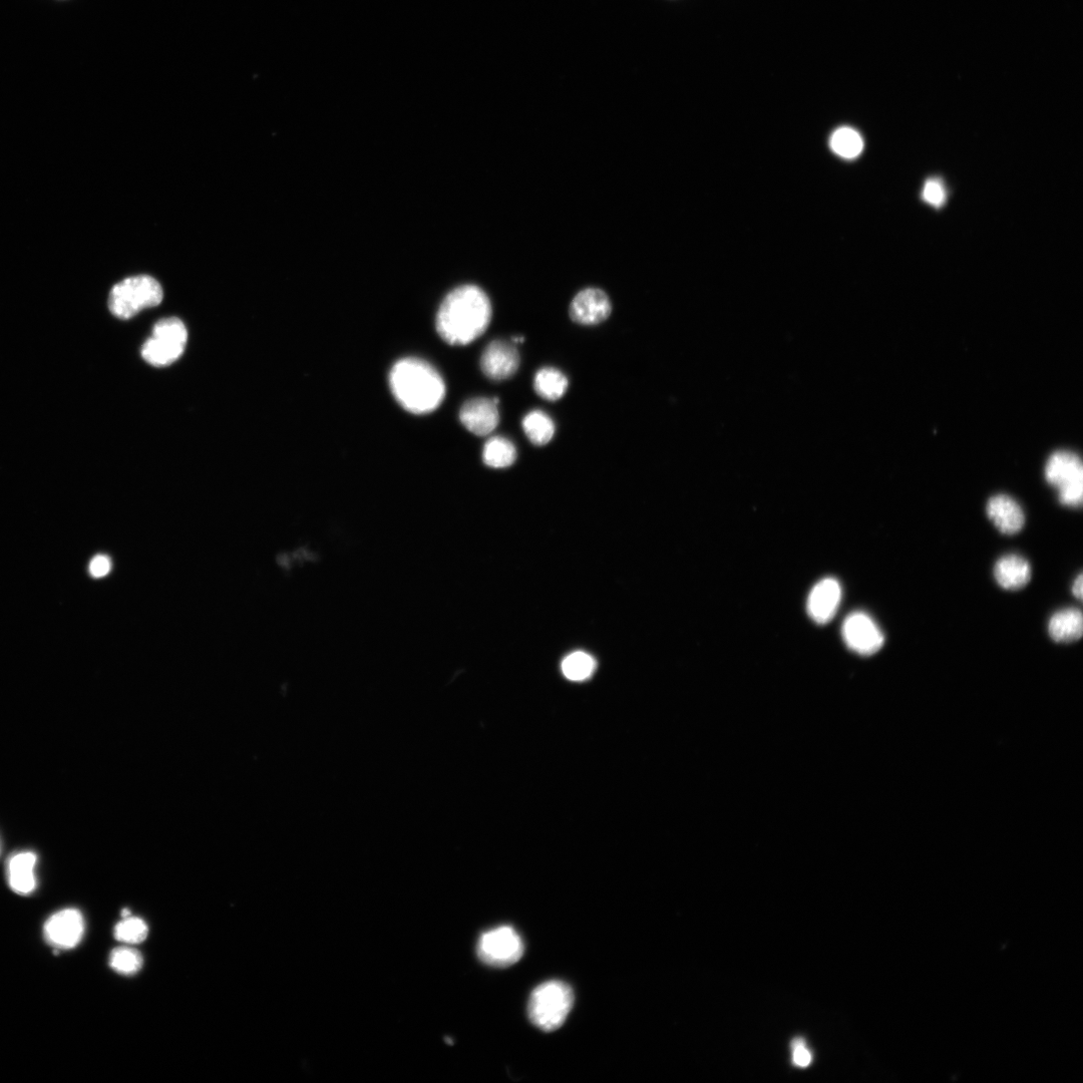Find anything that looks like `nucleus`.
<instances>
[{"label":"nucleus","instance_id":"0eeeda50","mask_svg":"<svg viewBox=\"0 0 1083 1083\" xmlns=\"http://www.w3.org/2000/svg\"><path fill=\"white\" fill-rule=\"evenodd\" d=\"M524 949L517 931L510 926H501L481 936L477 951L484 963L493 967H508L522 958Z\"/></svg>","mask_w":1083,"mask_h":1083},{"label":"nucleus","instance_id":"6e6552de","mask_svg":"<svg viewBox=\"0 0 1083 1083\" xmlns=\"http://www.w3.org/2000/svg\"><path fill=\"white\" fill-rule=\"evenodd\" d=\"M847 646L857 654L871 656L884 645L885 637L876 622L864 612H855L843 624Z\"/></svg>","mask_w":1083,"mask_h":1083},{"label":"nucleus","instance_id":"1a4fd4ad","mask_svg":"<svg viewBox=\"0 0 1083 1083\" xmlns=\"http://www.w3.org/2000/svg\"><path fill=\"white\" fill-rule=\"evenodd\" d=\"M84 933V917L77 909H65L54 914L44 928L45 938L58 949L75 948L82 941Z\"/></svg>","mask_w":1083,"mask_h":1083},{"label":"nucleus","instance_id":"f257e3e1","mask_svg":"<svg viewBox=\"0 0 1083 1083\" xmlns=\"http://www.w3.org/2000/svg\"><path fill=\"white\" fill-rule=\"evenodd\" d=\"M492 305L488 295L478 286L463 285L442 302L437 314L439 335L451 345H468L488 329Z\"/></svg>","mask_w":1083,"mask_h":1083},{"label":"nucleus","instance_id":"2eb2a0df","mask_svg":"<svg viewBox=\"0 0 1083 1083\" xmlns=\"http://www.w3.org/2000/svg\"><path fill=\"white\" fill-rule=\"evenodd\" d=\"M994 577L1000 587L1009 591L1024 588L1031 580V567L1027 560L1017 555L1000 558L994 567Z\"/></svg>","mask_w":1083,"mask_h":1083},{"label":"nucleus","instance_id":"cd10ccee","mask_svg":"<svg viewBox=\"0 0 1083 1083\" xmlns=\"http://www.w3.org/2000/svg\"><path fill=\"white\" fill-rule=\"evenodd\" d=\"M1082 588H1083V578H1082V574H1079L1076 577V579L1074 580V582L1072 584V588H1071L1072 589V594L1075 596V598H1077L1079 600H1082Z\"/></svg>","mask_w":1083,"mask_h":1083},{"label":"nucleus","instance_id":"c85d7f7f","mask_svg":"<svg viewBox=\"0 0 1083 1083\" xmlns=\"http://www.w3.org/2000/svg\"><path fill=\"white\" fill-rule=\"evenodd\" d=\"M524 341H525L524 336H515V337H513V342H515V343H523Z\"/></svg>","mask_w":1083,"mask_h":1083},{"label":"nucleus","instance_id":"393cba45","mask_svg":"<svg viewBox=\"0 0 1083 1083\" xmlns=\"http://www.w3.org/2000/svg\"><path fill=\"white\" fill-rule=\"evenodd\" d=\"M923 198L931 205L940 207L946 200V193L942 184L938 180H929L925 185Z\"/></svg>","mask_w":1083,"mask_h":1083},{"label":"nucleus","instance_id":"b1692460","mask_svg":"<svg viewBox=\"0 0 1083 1083\" xmlns=\"http://www.w3.org/2000/svg\"><path fill=\"white\" fill-rule=\"evenodd\" d=\"M149 934V928L145 921L140 918H124L115 928V937L118 941L126 944H140Z\"/></svg>","mask_w":1083,"mask_h":1083},{"label":"nucleus","instance_id":"4be33fe9","mask_svg":"<svg viewBox=\"0 0 1083 1083\" xmlns=\"http://www.w3.org/2000/svg\"><path fill=\"white\" fill-rule=\"evenodd\" d=\"M596 669L595 659L583 651L568 655L562 662V671L572 681H584L592 676Z\"/></svg>","mask_w":1083,"mask_h":1083},{"label":"nucleus","instance_id":"f3484780","mask_svg":"<svg viewBox=\"0 0 1083 1083\" xmlns=\"http://www.w3.org/2000/svg\"><path fill=\"white\" fill-rule=\"evenodd\" d=\"M1083 633V617L1080 610L1066 608L1054 613L1048 622V634L1057 643L1079 640Z\"/></svg>","mask_w":1083,"mask_h":1083},{"label":"nucleus","instance_id":"4468645a","mask_svg":"<svg viewBox=\"0 0 1083 1083\" xmlns=\"http://www.w3.org/2000/svg\"><path fill=\"white\" fill-rule=\"evenodd\" d=\"M986 512L989 520L1004 535H1015L1024 527V512L1009 496L992 497L987 503Z\"/></svg>","mask_w":1083,"mask_h":1083},{"label":"nucleus","instance_id":"5701e85b","mask_svg":"<svg viewBox=\"0 0 1083 1083\" xmlns=\"http://www.w3.org/2000/svg\"><path fill=\"white\" fill-rule=\"evenodd\" d=\"M144 965L142 954L132 947H119L110 956V966L122 975L137 974Z\"/></svg>","mask_w":1083,"mask_h":1083},{"label":"nucleus","instance_id":"423d86ee","mask_svg":"<svg viewBox=\"0 0 1083 1083\" xmlns=\"http://www.w3.org/2000/svg\"><path fill=\"white\" fill-rule=\"evenodd\" d=\"M1046 481L1057 489L1059 502L1068 507H1080L1083 498V467L1079 457L1059 451L1051 455L1045 466Z\"/></svg>","mask_w":1083,"mask_h":1083},{"label":"nucleus","instance_id":"a878e982","mask_svg":"<svg viewBox=\"0 0 1083 1083\" xmlns=\"http://www.w3.org/2000/svg\"><path fill=\"white\" fill-rule=\"evenodd\" d=\"M813 1056L810 1050L807 1048L804 1039L798 1038L793 1042V1060L799 1067H808L812 1062Z\"/></svg>","mask_w":1083,"mask_h":1083},{"label":"nucleus","instance_id":"9d476101","mask_svg":"<svg viewBox=\"0 0 1083 1083\" xmlns=\"http://www.w3.org/2000/svg\"><path fill=\"white\" fill-rule=\"evenodd\" d=\"M520 361L519 351L513 343L495 340L484 350L481 368L487 378L500 382L512 378L518 372Z\"/></svg>","mask_w":1083,"mask_h":1083},{"label":"nucleus","instance_id":"dca6fc26","mask_svg":"<svg viewBox=\"0 0 1083 1083\" xmlns=\"http://www.w3.org/2000/svg\"><path fill=\"white\" fill-rule=\"evenodd\" d=\"M37 860L33 852H22L11 858L8 865L9 883L17 894L27 896L35 891Z\"/></svg>","mask_w":1083,"mask_h":1083},{"label":"nucleus","instance_id":"ddd939ff","mask_svg":"<svg viewBox=\"0 0 1083 1083\" xmlns=\"http://www.w3.org/2000/svg\"><path fill=\"white\" fill-rule=\"evenodd\" d=\"M841 600L840 583L834 578H826L811 591L807 603L808 613L817 624H827L836 615Z\"/></svg>","mask_w":1083,"mask_h":1083},{"label":"nucleus","instance_id":"a211bd4d","mask_svg":"<svg viewBox=\"0 0 1083 1083\" xmlns=\"http://www.w3.org/2000/svg\"><path fill=\"white\" fill-rule=\"evenodd\" d=\"M567 377L554 368L540 370L534 380V388L542 399L555 402L560 400L568 390Z\"/></svg>","mask_w":1083,"mask_h":1083},{"label":"nucleus","instance_id":"f8f14e48","mask_svg":"<svg viewBox=\"0 0 1083 1083\" xmlns=\"http://www.w3.org/2000/svg\"><path fill=\"white\" fill-rule=\"evenodd\" d=\"M499 403L497 398L493 400L478 398L466 402L460 412L461 423L476 436L485 437L492 434L500 422Z\"/></svg>","mask_w":1083,"mask_h":1083},{"label":"nucleus","instance_id":"39448f33","mask_svg":"<svg viewBox=\"0 0 1083 1083\" xmlns=\"http://www.w3.org/2000/svg\"><path fill=\"white\" fill-rule=\"evenodd\" d=\"M188 331L182 320L170 317L160 320L153 329V336L142 348V356L155 368H166L184 353Z\"/></svg>","mask_w":1083,"mask_h":1083},{"label":"nucleus","instance_id":"f03ea898","mask_svg":"<svg viewBox=\"0 0 1083 1083\" xmlns=\"http://www.w3.org/2000/svg\"><path fill=\"white\" fill-rule=\"evenodd\" d=\"M389 381L397 402L414 415L433 413L446 397L442 376L428 361L418 357L399 360L390 373Z\"/></svg>","mask_w":1083,"mask_h":1083},{"label":"nucleus","instance_id":"c756f323","mask_svg":"<svg viewBox=\"0 0 1083 1083\" xmlns=\"http://www.w3.org/2000/svg\"><path fill=\"white\" fill-rule=\"evenodd\" d=\"M122 916H123V918L130 917L131 916V911L128 910V909H124L123 912H122Z\"/></svg>","mask_w":1083,"mask_h":1083},{"label":"nucleus","instance_id":"aec40b11","mask_svg":"<svg viewBox=\"0 0 1083 1083\" xmlns=\"http://www.w3.org/2000/svg\"><path fill=\"white\" fill-rule=\"evenodd\" d=\"M523 430L532 444L542 447L553 439L555 424L544 412L533 411L524 418Z\"/></svg>","mask_w":1083,"mask_h":1083},{"label":"nucleus","instance_id":"bb28decb","mask_svg":"<svg viewBox=\"0 0 1083 1083\" xmlns=\"http://www.w3.org/2000/svg\"><path fill=\"white\" fill-rule=\"evenodd\" d=\"M90 574L94 578H103L112 570V561L107 555H97L90 563Z\"/></svg>","mask_w":1083,"mask_h":1083},{"label":"nucleus","instance_id":"9b49d317","mask_svg":"<svg viewBox=\"0 0 1083 1083\" xmlns=\"http://www.w3.org/2000/svg\"><path fill=\"white\" fill-rule=\"evenodd\" d=\"M612 305L608 295L598 288L580 291L570 305V317L578 324L596 325L611 314Z\"/></svg>","mask_w":1083,"mask_h":1083},{"label":"nucleus","instance_id":"7ed1b4c3","mask_svg":"<svg viewBox=\"0 0 1083 1083\" xmlns=\"http://www.w3.org/2000/svg\"><path fill=\"white\" fill-rule=\"evenodd\" d=\"M573 1004L574 993L568 984L562 981L545 982L530 997L529 1018L541 1030L554 1031L564 1024Z\"/></svg>","mask_w":1083,"mask_h":1083},{"label":"nucleus","instance_id":"6ab92c4d","mask_svg":"<svg viewBox=\"0 0 1083 1083\" xmlns=\"http://www.w3.org/2000/svg\"><path fill=\"white\" fill-rule=\"evenodd\" d=\"M517 460V449L508 439L494 437L490 439L483 451L484 463L494 469H504L512 466Z\"/></svg>","mask_w":1083,"mask_h":1083},{"label":"nucleus","instance_id":"20e7f679","mask_svg":"<svg viewBox=\"0 0 1083 1083\" xmlns=\"http://www.w3.org/2000/svg\"><path fill=\"white\" fill-rule=\"evenodd\" d=\"M164 297L161 284L150 275H138L116 284L109 296V308L120 319H131L142 310L158 306Z\"/></svg>","mask_w":1083,"mask_h":1083},{"label":"nucleus","instance_id":"412c9836","mask_svg":"<svg viewBox=\"0 0 1083 1083\" xmlns=\"http://www.w3.org/2000/svg\"><path fill=\"white\" fill-rule=\"evenodd\" d=\"M831 148L843 158L854 159L862 153L864 142L860 134L854 129L841 128L833 134Z\"/></svg>","mask_w":1083,"mask_h":1083}]
</instances>
